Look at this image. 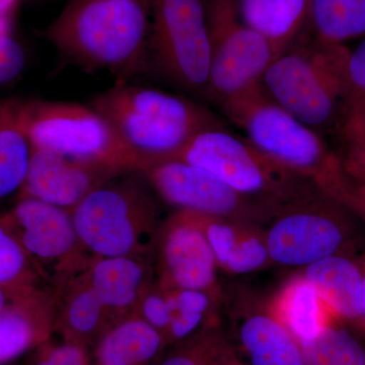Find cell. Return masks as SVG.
Returning <instances> with one entry per match:
<instances>
[{
	"label": "cell",
	"mask_w": 365,
	"mask_h": 365,
	"mask_svg": "<svg viewBox=\"0 0 365 365\" xmlns=\"http://www.w3.org/2000/svg\"><path fill=\"white\" fill-rule=\"evenodd\" d=\"M151 0H67L39 35L88 71L128 81L150 51Z\"/></svg>",
	"instance_id": "cell-1"
},
{
	"label": "cell",
	"mask_w": 365,
	"mask_h": 365,
	"mask_svg": "<svg viewBox=\"0 0 365 365\" xmlns=\"http://www.w3.org/2000/svg\"><path fill=\"white\" fill-rule=\"evenodd\" d=\"M345 45L306 31L266 69L260 85L274 103L307 126L337 136L349 105Z\"/></svg>",
	"instance_id": "cell-2"
},
{
	"label": "cell",
	"mask_w": 365,
	"mask_h": 365,
	"mask_svg": "<svg viewBox=\"0 0 365 365\" xmlns=\"http://www.w3.org/2000/svg\"><path fill=\"white\" fill-rule=\"evenodd\" d=\"M220 108L257 148L344 203L353 182L343 170L339 155L325 137L274 103L260 83L228 98Z\"/></svg>",
	"instance_id": "cell-3"
},
{
	"label": "cell",
	"mask_w": 365,
	"mask_h": 365,
	"mask_svg": "<svg viewBox=\"0 0 365 365\" xmlns=\"http://www.w3.org/2000/svg\"><path fill=\"white\" fill-rule=\"evenodd\" d=\"M91 106L143 158V168L174 158L200 132L225 125L192 98L128 81L98 93Z\"/></svg>",
	"instance_id": "cell-4"
},
{
	"label": "cell",
	"mask_w": 365,
	"mask_h": 365,
	"mask_svg": "<svg viewBox=\"0 0 365 365\" xmlns=\"http://www.w3.org/2000/svg\"><path fill=\"white\" fill-rule=\"evenodd\" d=\"M123 176L105 182L71 210L79 240L93 259L153 258L163 222L160 209L143 182Z\"/></svg>",
	"instance_id": "cell-5"
},
{
	"label": "cell",
	"mask_w": 365,
	"mask_h": 365,
	"mask_svg": "<svg viewBox=\"0 0 365 365\" xmlns=\"http://www.w3.org/2000/svg\"><path fill=\"white\" fill-rule=\"evenodd\" d=\"M21 114L33 148L51 150L114 177L143 168V158L91 105L21 101Z\"/></svg>",
	"instance_id": "cell-6"
},
{
	"label": "cell",
	"mask_w": 365,
	"mask_h": 365,
	"mask_svg": "<svg viewBox=\"0 0 365 365\" xmlns=\"http://www.w3.org/2000/svg\"><path fill=\"white\" fill-rule=\"evenodd\" d=\"M172 158L209 170L237 193L278 212L322 192L313 182L275 162L225 125L200 132Z\"/></svg>",
	"instance_id": "cell-7"
},
{
	"label": "cell",
	"mask_w": 365,
	"mask_h": 365,
	"mask_svg": "<svg viewBox=\"0 0 365 365\" xmlns=\"http://www.w3.org/2000/svg\"><path fill=\"white\" fill-rule=\"evenodd\" d=\"M359 222L323 192L285 206L265 228L273 266L302 270L328 257H359L365 251Z\"/></svg>",
	"instance_id": "cell-8"
},
{
	"label": "cell",
	"mask_w": 365,
	"mask_h": 365,
	"mask_svg": "<svg viewBox=\"0 0 365 365\" xmlns=\"http://www.w3.org/2000/svg\"><path fill=\"white\" fill-rule=\"evenodd\" d=\"M150 51L170 83L206 98L210 41L205 0H151Z\"/></svg>",
	"instance_id": "cell-9"
},
{
	"label": "cell",
	"mask_w": 365,
	"mask_h": 365,
	"mask_svg": "<svg viewBox=\"0 0 365 365\" xmlns=\"http://www.w3.org/2000/svg\"><path fill=\"white\" fill-rule=\"evenodd\" d=\"M210 71L205 100L220 107L250 86L277 58L267 40L245 25L237 0H207Z\"/></svg>",
	"instance_id": "cell-10"
},
{
	"label": "cell",
	"mask_w": 365,
	"mask_h": 365,
	"mask_svg": "<svg viewBox=\"0 0 365 365\" xmlns=\"http://www.w3.org/2000/svg\"><path fill=\"white\" fill-rule=\"evenodd\" d=\"M4 225L14 227L16 232L11 234L53 294L93 260L79 240L71 210L21 198Z\"/></svg>",
	"instance_id": "cell-11"
},
{
	"label": "cell",
	"mask_w": 365,
	"mask_h": 365,
	"mask_svg": "<svg viewBox=\"0 0 365 365\" xmlns=\"http://www.w3.org/2000/svg\"><path fill=\"white\" fill-rule=\"evenodd\" d=\"M141 175L165 202L192 211L266 227L278 211L237 193L209 170L167 158L146 165Z\"/></svg>",
	"instance_id": "cell-12"
},
{
	"label": "cell",
	"mask_w": 365,
	"mask_h": 365,
	"mask_svg": "<svg viewBox=\"0 0 365 365\" xmlns=\"http://www.w3.org/2000/svg\"><path fill=\"white\" fill-rule=\"evenodd\" d=\"M155 275L167 289H195L222 299L217 263L202 230L189 211L177 210L163 220L155 241Z\"/></svg>",
	"instance_id": "cell-13"
},
{
	"label": "cell",
	"mask_w": 365,
	"mask_h": 365,
	"mask_svg": "<svg viewBox=\"0 0 365 365\" xmlns=\"http://www.w3.org/2000/svg\"><path fill=\"white\" fill-rule=\"evenodd\" d=\"M222 311L249 365H307L299 343L251 288L223 287Z\"/></svg>",
	"instance_id": "cell-14"
},
{
	"label": "cell",
	"mask_w": 365,
	"mask_h": 365,
	"mask_svg": "<svg viewBox=\"0 0 365 365\" xmlns=\"http://www.w3.org/2000/svg\"><path fill=\"white\" fill-rule=\"evenodd\" d=\"M115 178L44 148H33L21 198H34L72 210L88 194Z\"/></svg>",
	"instance_id": "cell-15"
},
{
	"label": "cell",
	"mask_w": 365,
	"mask_h": 365,
	"mask_svg": "<svg viewBox=\"0 0 365 365\" xmlns=\"http://www.w3.org/2000/svg\"><path fill=\"white\" fill-rule=\"evenodd\" d=\"M189 213L205 235L220 270L239 276L273 267L266 242V227L192 211Z\"/></svg>",
	"instance_id": "cell-16"
},
{
	"label": "cell",
	"mask_w": 365,
	"mask_h": 365,
	"mask_svg": "<svg viewBox=\"0 0 365 365\" xmlns=\"http://www.w3.org/2000/svg\"><path fill=\"white\" fill-rule=\"evenodd\" d=\"M85 274L116 323L134 314L144 292L157 279L155 259L143 257L95 258Z\"/></svg>",
	"instance_id": "cell-17"
},
{
	"label": "cell",
	"mask_w": 365,
	"mask_h": 365,
	"mask_svg": "<svg viewBox=\"0 0 365 365\" xmlns=\"http://www.w3.org/2000/svg\"><path fill=\"white\" fill-rule=\"evenodd\" d=\"M85 271L53 294L56 302L54 333L63 342L90 349L117 323L88 284Z\"/></svg>",
	"instance_id": "cell-18"
},
{
	"label": "cell",
	"mask_w": 365,
	"mask_h": 365,
	"mask_svg": "<svg viewBox=\"0 0 365 365\" xmlns=\"http://www.w3.org/2000/svg\"><path fill=\"white\" fill-rule=\"evenodd\" d=\"M56 302L53 294L36 292L0 313V365L42 345L54 333Z\"/></svg>",
	"instance_id": "cell-19"
},
{
	"label": "cell",
	"mask_w": 365,
	"mask_h": 365,
	"mask_svg": "<svg viewBox=\"0 0 365 365\" xmlns=\"http://www.w3.org/2000/svg\"><path fill=\"white\" fill-rule=\"evenodd\" d=\"M299 273L311 283L336 319L359 329L362 275L357 257H328L302 269Z\"/></svg>",
	"instance_id": "cell-20"
},
{
	"label": "cell",
	"mask_w": 365,
	"mask_h": 365,
	"mask_svg": "<svg viewBox=\"0 0 365 365\" xmlns=\"http://www.w3.org/2000/svg\"><path fill=\"white\" fill-rule=\"evenodd\" d=\"M245 25L268 41L278 57L309 26L311 0H237Z\"/></svg>",
	"instance_id": "cell-21"
},
{
	"label": "cell",
	"mask_w": 365,
	"mask_h": 365,
	"mask_svg": "<svg viewBox=\"0 0 365 365\" xmlns=\"http://www.w3.org/2000/svg\"><path fill=\"white\" fill-rule=\"evenodd\" d=\"M168 344L136 314L110 328L93 348L95 365H157Z\"/></svg>",
	"instance_id": "cell-22"
},
{
	"label": "cell",
	"mask_w": 365,
	"mask_h": 365,
	"mask_svg": "<svg viewBox=\"0 0 365 365\" xmlns=\"http://www.w3.org/2000/svg\"><path fill=\"white\" fill-rule=\"evenodd\" d=\"M271 313L297 342L312 339L336 319L318 292L299 273L268 300Z\"/></svg>",
	"instance_id": "cell-23"
},
{
	"label": "cell",
	"mask_w": 365,
	"mask_h": 365,
	"mask_svg": "<svg viewBox=\"0 0 365 365\" xmlns=\"http://www.w3.org/2000/svg\"><path fill=\"white\" fill-rule=\"evenodd\" d=\"M32 153L24 125L21 101H4L0 107V200L21 191Z\"/></svg>",
	"instance_id": "cell-24"
},
{
	"label": "cell",
	"mask_w": 365,
	"mask_h": 365,
	"mask_svg": "<svg viewBox=\"0 0 365 365\" xmlns=\"http://www.w3.org/2000/svg\"><path fill=\"white\" fill-rule=\"evenodd\" d=\"M167 289V288H165ZM170 325L165 335L168 347L220 325L222 300L195 289H167Z\"/></svg>",
	"instance_id": "cell-25"
},
{
	"label": "cell",
	"mask_w": 365,
	"mask_h": 365,
	"mask_svg": "<svg viewBox=\"0 0 365 365\" xmlns=\"http://www.w3.org/2000/svg\"><path fill=\"white\" fill-rule=\"evenodd\" d=\"M309 30L334 44L365 37V0H311Z\"/></svg>",
	"instance_id": "cell-26"
},
{
	"label": "cell",
	"mask_w": 365,
	"mask_h": 365,
	"mask_svg": "<svg viewBox=\"0 0 365 365\" xmlns=\"http://www.w3.org/2000/svg\"><path fill=\"white\" fill-rule=\"evenodd\" d=\"M299 346L307 365H365L364 346L338 319Z\"/></svg>",
	"instance_id": "cell-27"
},
{
	"label": "cell",
	"mask_w": 365,
	"mask_h": 365,
	"mask_svg": "<svg viewBox=\"0 0 365 365\" xmlns=\"http://www.w3.org/2000/svg\"><path fill=\"white\" fill-rule=\"evenodd\" d=\"M220 335L222 331L217 326L170 346L172 349L163 352L157 365H212Z\"/></svg>",
	"instance_id": "cell-28"
},
{
	"label": "cell",
	"mask_w": 365,
	"mask_h": 365,
	"mask_svg": "<svg viewBox=\"0 0 365 365\" xmlns=\"http://www.w3.org/2000/svg\"><path fill=\"white\" fill-rule=\"evenodd\" d=\"M20 242L0 223V287H16L32 280V269Z\"/></svg>",
	"instance_id": "cell-29"
},
{
	"label": "cell",
	"mask_w": 365,
	"mask_h": 365,
	"mask_svg": "<svg viewBox=\"0 0 365 365\" xmlns=\"http://www.w3.org/2000/svg\"><path fill=\"white\" fill-rule=\"evenodd\" d=\"M11 21L0 20V85L16 78L26 63L25 51L11 35Z\"/></svg>",
	"instance_id": "cell-30"
},
{
	"label": "cell",
	"mask_w": 365,
	"mask_h": 365,
	"mask_svg": "<svg viewBox=\"0 0 365 365\" xmlns=\"http://www.w3.org/2000/svg\"><path fill=\"white\" fill-rule=\"evenodd\" d=\"M48 341L39 346L31 365H95L88 349L83 346L63 341L60 344H52Z\"/></svg>",
	"instance_id": "cell-31"
},
{
	"label": "cell",
	"mask_w": 365,
	"mask_h": 365,
	"mask_svg": "<svg viewBox=\"0 0 365 365\" xmlns=\"http://www.w3.org/2000/svg\"><path fill=\"white\" fill-rule=\"evenodd\" d=\"M343 148L338 155L346 176L353 184L365 186V135Z\"/></svg>",
	"instance_id": "cell-32"
},
{
	"label": "cell",
	"mask_w": 365,
	"mask_h": 365,
	"mask_svg": "<svg viewBox=\"0 0 365 365\" xmlns=\"http://www.w3.org/2000/svg\"><path fill=\"white\" fill-rule=\"evenodd\" d=\"M349 107L357 98L365 96V37L354 50H350L347 64Z\"/></svg>",
	"instance_id": "cell-33"
},
{
	"label": "cell",
	"mask_w": 365,
	"mask_h": 365,
	"mask_svg": "<svg viewBox=\"0 0 365 365\" xmlns=\"http://www.w3.org/2000/svg\"><path fill=\"white\" fill-rule=\"evenodd\" d=\"M365 135V96L348 107L337 137L343 146Z\"/></svg>",
	"instance_id": "cell-34"
},
{
	"label": "cell",
	"mask_w": 365,
	"mask_h": 365,
	"mask_svg": "<svg viewBox=\"0 0 365 365\" xmlns=\"http://www.w3.org/2000/svg\"><path fill=\"white\" fill-rule=\"evenodd\" d=\"M212 365H244L237 357L234 345L223 333L216 345Z\"/></svg>",
	"instance_id": "cell-35"
},
{
	"label": "cell",
	"mask_w": 365,
	"mask_h": 365,
	"mask_svg": "<svg viewBox=\"0 0 365 365\" xmlns=\"http://www.w3.org/2000/svg\"><path fill=\"white\" fill-rule=\"evenodd\" d=\"M344 205L365 225V186L353 184L346 197Z\"/></svg>",
	"instance_id": "cell-36"
},
{
	"label": "cell",
	"mask_w": 365,
	"mask_h": 365,
	"mask_svg": "<svg viewBox=\"0 0 365 365\" xmlns=\"http://www.w3.org/2000/svg\"><path fill=\"white\" fill-rule=\"evenodd\" d=\"M360 270L362 275V304H361V317H360V323L359 330L365 334V251L357 257Z\"/></svg>",
	"instance_id": "cell-37"
},
{
	"label": "cell",
	"mask_w": 365,
	"mask_h": 365,
	"mask_svg": "<svg viewBox=\"0 0 365 365\" xmlns=\"http://www.w3.org/2000/svg\"><path fill=\"white\" fill-rule=\"evenodd\" d=\"M20 0H0V20H13Z\"/></svg>",
	"instance_id": "cell-38"
},
{
	"label": "cell",
	"mask_w": 365,
	"mask_h": 365,
	"mask_svg": "<svg viewBox=\"0 0 365 365\" xmlns=\"http://www.w3.org/2000/svg\"><path fill=\"white\" fill-rule=\"evenodd\" d=\"M9 304V292L6 287H0V313L6 309Z\"/></svg>",
	"instance_id": "cell-39"
},
{
	"label": "cell",
	"mask_w": 365,
	"mask_h": 365,
	"mask_svg": "<svg viewBox=\"0 0 365 365\" xmlns=\"http://www.w3.org/2000/svg\"><path fill=\"white\" fill-rule=\"evenodd\" d=\"M2 102H0V107H1Z\"/></svg>",
	"instance_id": "cell-40"
}]
</instances>
